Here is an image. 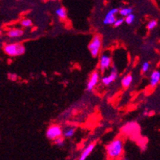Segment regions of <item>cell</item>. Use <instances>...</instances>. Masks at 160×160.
<instances>
[{"label":"cell","instance_id":"cell-10","mask_svg":"<svg viewBox=\"0 0 160 160\" xmlns=\"http://www.w3.org/2000/svg\"><path fill=\"white\" fill-rule=\"evenodd\" d=\"M95 146H96V143H91L89 144L87 148H84V150L83 151V152L81 153V155L79 159L80 160H85L87 158L89 157V155H91V153L93 151L95 148Z\"/></svg>","mask_w":160,"mask_h":160},{"label":"cell","instance_id":"cell-11","mask_svg":"<svg viewBox=\"0 0 160 160\" xmlns=\"http://www.w3.org/2000/svg\"><path fill=\"white\" fill-rule=\"evenodd\" d=\"M24 31L20 29H13L10 30L7 33V35L11 38H20L23 35Z\"/></svg>","mask_w":160,"mask_h":160},{"label":"cell","instance_id":"cell-8","mask_svg":"<svg viewBox=\"0 0 160 160\" xmlns=\"http://www.w3.org/2000/svg\"><path fill=\"white\" fill-rule=\"evenodd\" d=\"M100 80V74L98 72H94L90 76L89 82L87 84V91L91 92L92 89H94L95 86L97 85V83L99 82Z\"/></svg>","mask_w":160,"mask_h":160},{"label":"cell","instance_id":"cell-6","mask_svg":"<svg viewBox=\"0 0 160 160\" xmlns=\"http://www.w3.org/2000/svg\"><path fill=\"white\" fill-rule=\"evenodd\" d=\"M119 13V9L118 8H113L110 10L107 13L106 16L104 19V24L105 25H113L116 19V15Z\"/></svg>","mask_w":160,"mask_h":160},{"label":"cell","instance_id":"cell-20","mask_svg":"<svg viewBox=\"0 0 160 160\" xmlns=\"http://www.w3.org/2000/svg\"><path fill=\"white\" fill-rule=\"evenodd\" d=\"M124 23V18H119L118 19H116L115 23H113V25H114V27H119L121 25H123Z\"/></svg>","mask_w":160,"mask_h":160},{"label":"cell","instance_id":"cell-2","mask_svg":"<svg viewBox=\"0 0 160 160\" xmlns=\"http://www.w3.org/2000/svg\"><path fill=\"white\" fill-rule=\"evenodd\" d=\"M4 52L8 56L17 57L24 54L25 52V46L19 43L8 44L4 47Z\"/></svg>","mask_w":160,"mask_h":160},{"label":"cell","instance_id":"cell-7","mask_svg":"<svg viewBox=\"0 0 160 160\" xmlns=\"http://www.w3.org/2000/svg\"><path fill=\"white\" fill-rule=\"evenodd\" d=\"M112 65V59L108 55L106 54H103L100 58V70L101 72H104L106 69L109 68Z\"/></svg>","mask_w":160,"mask_h":160},{"label":"cell","instance_id":"cell-13","mask_svg":"<svg viewBox=\"0 0 160 160\" xmlns=\"http://www.w3.org/2000/svg\"><path fill=\"white\" fill-rule=\"evenodd\" d=\"M132 81H133V76H132L131 74H128V75L125 76L122 79L121 84H122V86L124 87V88H128V87L132 84Z\"/></svg>","mask_w":160,"mask_h":160},{"label":"cell","instance_id":"cell-9","mask_svg":"<svg viewBox=\"0 0 160 160\" xmlns=\"http://www.w3.org/2000/svg\"><path fill=\"white\" fill-rule=\"evenodd\" d=\"M160 82V71L155 70L152 72L150 76V86L151 88L157 86Z\"/></svg>","mask_w":160,"mask_h":160},{"label":"cell","instance_id":"cell-15","mask_svg":"<svg viewBox=\"0 0 160 160\" xmlns=\"http://www.w3.org/2000/svg\"><path fill=\"white\" fill-rule=\"evenodd\" d=\"M76 132V130L73 127H70V128H67L65 129V131L64 132L63 135L65 138H71L73 137Z\"/></svg>","mask_w":160,"mask_h":160},{"label":"cell","instance_id":"cell-5","mask_svg":"<svg viewBox=\"0 0 160 160\" xmlns=\"http://www.w3.org/2000/svg\"><path fill=\"white\" fill-rule=\"evenodd\" d=\"M118 77V71H117V69L116 66H113L111 69V72H110V74L108 76H104L102 78L101 81L102 83L104 84V85H109L110 84H112V82H114L116 80Z\"/></svg>","mask_w":160,"mask_h":160},{"label":"cell","instance_id":"cell-22","mask_svg":"<svg viewBox=\"0 0 160 160\" xmlns=\"http://www.w3.org/2000/svg\"><path fill=\"white\" fill-rule=\"evenodd\" d=\"M49 1H56V0H49Z\"/></svg>","mask_w":160,"mask_h":160},{"label":"cell","instance_id":"cell-16","mask_svg":"<svg viewBox=\"0 0 160 160\" xmlns=\"http://www.w3.org/2000/svg\"><path fill=\"white\" fill-rule=\"evenodd\" d=\"M135 19V15L132 13V14H130V15H128L125 17L124 22L127 23V24H128V25H131V24H132V23H134Z\"/></svg>","mask_w":160,"mask_h":160},{"label":"cell","instance_id":"cell-18","mask_svg":"<svg viewBox=\"0 0 160 160\" xmlns=\"http://www.w3.org/2000/svg\"><path fill=\"white\" fill-rule=\"evenodd\" d=\"M53 143H54V144L58 146V147H62L64 143H65V140H64V138L61 137V136H59V137L56 138V139L53 140Z\"/></svg>","mask_w":160,"mask_h":160},{"label":"cell","instance_id":"cell-3","mask_svg":"<svg viewBox=\"0 0 160 160\" xmlns=\"http://www.w3.org/2000/svg\"><path fill=\"white\" fill-rule=\"evenodd\" d=\"M102 46L101 37L99 34H95L93 38H92L91 41L89 45V49L91 53V55L93 57H97L99 56L100 53Z\"/></svg>","mask_w":160,"mask_h":160},{"label":"cell","instance_id":"cell-12","mask_svg":"<svg viewBox=\"0 0 160 160\" xmlns=\"http://www.w3.org/2000/svg\"><path fill=\"white\" fill-rule=\"evenodd\" d=\"M55 13L61 20H65L67 18V11L64 7H58L55 10Z\"/></svg>","mask_w":160,"mask_h":160},{"label":"cell","instance_id":"cell-17","mask_svg":"<svg viewBox=\"0 0 160 160\" xmlns=\"http://www.w3.org/2000/svg\"><path fill=\"white\" fill-rule=\"evenodd\" d=\"M157 25H158V21L155 20V19H153V20H151L150 22L148 23L147 28H148V30H149V31H152V30H154Z\"/></svg>","mask_w":160,"mask_h":160},{"label":"cell","instance_id":"cell-4","mask_svg":"<svg viewBox=\"0 0 160 160\" xmlns=\"http://www.w3.org/2000/svg\"><path fill=\"white\" fill-rule=\"evenodd\" d=\"M62 134H63V131L61 129V127L57 124L51 125L50 127H49L46 133V137L49 140H55L56 138L61 136Z\"/></svg>","mask_w":160,"mask_h":160},{"label":"cell","instance_id":"cell-1","mask_svg":"<svg viewBox=\"0 0 160 160\" xmlns=\"http://www.w3.org/2000/svg\"><path fill=\"white\" fill-rule=\"evenodd\" d=\"M124 152V141L121 139H116L107 146V154L110 159H118Z\"/></svg>","mask_w":160,"mask_h":160},{"label":"cell","instance_id":"cell-14","mask_svg":"<svg viewBox=\"0 0 160 160\" xmlns=\"http://www.w3.org/2000/svg\"><path fill=\"white\" fill-rule=\"evenodd\" d=\"M132 13V9L131 7H122L119 9V14L123 17H126Z\"/></svg>","mask_w":160,"mask_h":160},{"label":"cell","instance_id":"cell-19","mask_svg":"<svg viewBox=\"0 0 160 160\" xmlns=\"http://www.w3.org/2000/svg\"><path fill=\"white\" fill-rule=\"evenodd\" d=\"M21 25H23V27L25 28H27V27H30L32 25V21L31 19H28V18H25V19H23L21 22Z\"/></svg>","mask_w":160,"mask_h":160},{"label":"cell","instance_id":"cell-21","mask_svg":"<svg viewBox=\"0 0 160 160\" xmlns=\"http://www.w3.org/2000/svg\"><path fill=\"white\" fill-rule=\"evenodd\" d=\"M150 69V63L148 61H146L142 65V72L143 73H147Z\"/></svg>","mask_w":160,"mask_h":160}]
</instances>
